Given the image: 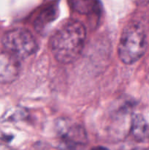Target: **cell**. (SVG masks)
Segmentation results:
<instances>
[{
    "mask_svg": "<svg viewBox=\"0 0 149 150\" xmlns=\"http://www.w3.org/2000/svg\"><path fill=\"white\" fill-rule=\"evenodd\" d=\"M86 38L84 25L77 20H69L57 29L51 39L54 58L61 64H70L78 59Z\"/></svg>",
    "mask_w": 149,
    "mask_h": 150,
    "instance_id": "6da1fadb",
    "label": "cell"
},
{
    "mask_svg": "<svg viewBox=\"0 0 149 150\" xmlns=\"http://www.w3.org/2000/svg\"><path fill=\"white\" fill-rule=\"evenodd\" d=\"M147 40L144 30L139 23H129L123 29L118 45L120 60L126 64L138 61L145 53Z\"/></svg>",
    "mask_w": 149,
    "mask_h": 150,
    "instance_id": "7a4b0ae2",
    "label": "cell"
},
{
    "mask_svg": "<svg viewBox=\"0 0 149 150\" xmlns=\"http://www.w3.org/2000/svg\"><path fill=\"white\" fill-rule=\"evenodd\" d=\"M2 44L5 51L18 59L30 57L37 48V44L32 34L21 28L6 32L2 38Z\"/></svg>",
    "mask_w": 149,
    "mask_h": 150,
    "instance_id": "3957f363",
    "label": "cell"
},
{
    "mask_svg": "<svg viewBox=\"0 0 149 150\" xmlns=\"http://www.w3.org/2000/svg\"><path fill=\"white\" fill-rule=\"evenodd\" d=\"M56 130L62 141L64 148L74 149L81 147L87 143L86 130L78 123L70 120L61 119L57 122Z\"/></svg>",
    "mask_w": 149,
    "mask_h": 150,
    "instance_id": "277c9868",
    "label": "cell"
},
{
    "mask_svg": "<svg viewBox=\"0 0 149 150\" xmlns=\"http://www.w3.org/2000/svg\"><path fill=\"white\" fill-rule=\"evenodd\" d=\"M19 73L18 59L5 50H0V83H13L18 79Z\"/></svg>",
    "mask_w": 149,
    "mask_h": 150,
    "instance_id": "5b68a950",
    "label": "cell"
},
{
    "mask_svg": "<svg viewBox=\"0 0 149 150\" xmlns=\"http://www.w3.org/2000/svg\"><path fill=\"white\" fill-rule=\"evenodd\" d=\"M130 131L134 139L139 142H143L149 139V125L140 114H136L132 117Z\"/></svg>",
    "mask_w": 149,
    "mask_h": 150,
    "instance_id": "8992f818",
    "label": "cell"
},
{
    "mask_svg": "<svg viewBox=\"0 0 149 150\" xmlns=\"http://www.w3.org/2000/svg\"><path fill=\"white\" fill-rule=\"evenodd\" d=\"M58 7L56 5H51L42 10L35 21L34 26L37 31H42L47 27L57 17Z\"/></svg>",
    "mask_w": 149,
    "mask_h": 150,
    "instance_id": "52a82bcc",
    "label": "cell"
},
{
    "mask_svg": "<svg viewBox=\"0 0 149 150\" xmlns=\"http://www.w3.org/2000/svg\"><path fill=\"white\" fill-rule=\"evenodd\" d=\"M70 6L80 14L89 15L99 10L98 0H68Z\"/></svg>",
    "mask_w": 149,
    "mask_h": 150,
    "instance_id": "ba28073f",
    "label": "cell"
},
{
    "mask_svg": "<svg viewBox=\"0 0 149 150\" xmlns=\"http://www.w3.org/2000/svg\"><path fill=\"white\" fill-rule=\"evenodd\" d=\"M136 4L140 6H145L149 4V0H134Z\"/></svg>",
    "mask_w": 149,
    "mask_h": 150,
    "instance_id": "9c48e42d",
    "label": "cell"
},
{
    "mask_svg": "<svg viewBox=\"0 0 149 150\" xmlns=\"http://www.w3.org/2000/svg\"><path fill=\"white\" fill-rule=\"evenodd\" d=\"M92 150H108L107 148L103 147V146H96L92 149Z\"/></svg>",
    "mask_w": 149,
    "mask_h": 150,
    "instance_id": "30bf717a",
    "label": "cell"
}]
</instances>
